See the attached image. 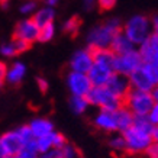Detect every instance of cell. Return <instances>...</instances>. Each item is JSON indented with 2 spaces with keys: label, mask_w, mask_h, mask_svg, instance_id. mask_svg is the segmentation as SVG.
<instances>
[{
  "label": "cell",
  "mask_w": 158,
  "mask_h": 158,
  "mask_svg": "<svg viewBox=\"0 0 158 158\" xmlns=\"http://www.w3.org/2000/svg\"><path fill=\"white\" fill-rule=\"evenodd\" d=\"M154 125L147 116H135L134 123L123 132L128 154H144L152 144Z\"/></svg>",
  "instance_id": "obj_1"
},
{
  "label": "cell",
  "mask_w": 158,
  "mask_h": 158,
  "mask_svg": "<svg viewBox=\"0 0 158 158\" xmlns=\"http://www.w3.org/2000/svg\"><path fill=\"white\" fill-rule=\"evenodd\" d=\"M122 20L119 18H110L103 23L97 25L89 31L86 36L87 47L91 49H106L110 48V44L116 34L122 32Z\"/></svg>",
  "instance_id": "obj_2"
},
{
  "label": "cell",
  "mask_w": 158,
  "mask_h": 158,
  "mask_svg": "<svg viewBox=\"0 0 158 158\" xmlns=\"http://www.w3.org/2000/svg\"><path fill=\"white\" fill-rule=\"evenodd\" d=\"M122 32L131 39L135 47H139L152 35L151 18L145 15H134L123 23Z\"/></svg>",
  "instance_id": "obj_3"
},
{
  "label": "cell",
  "mask_w": 158,
  "mask_h": 158,
  "mask_svg": "<svg viewBox=\"0 0 158 158\" xmlns=\"http://www.w3.org/2000/svg\"><path fill=\"white\" fill-rule=\"evenodd\" d=\"M131 89L141 91H152L158 86V68L149 62H144L129 76Z\"/></svg>",
  "instance_id": "obj_4"
},
{
  "label": "cell",
  "mask_w": 158,
  "mask_h": 158,
  "mask_svg": "<svg viewBox=\"0 0 158 158\" xmlns=\"http://www.w3.org/2000/svg\"><path fill=\"white\" fill-rule=\"evenodd\" d=\"M155 105L152 91H141L131 89V91L123 99V106L134 113V116H147Z\"/></svg>",
  "instance_id": "obj_5"
},
{
  "label": "cell",
  "mask_w": 158,
  "mask_h": 158,
  "mask_svg": "<svg viewBox=\"0 0 158 158\" xmlns=\"http://www.w3.org/2000/svg\"><path fill=\"white\" fill-rule=\"evenodd\" d=\"M87 100L90 106H94L100 110H118L123 106V99L113 94L107 87H93L87 94Z\"/></svg>",
  "instance_id": "obj_6"
},
{
  "label": "cell",
  "mask_w": 158,
  "mask_h": 158,
  "mask_svg": "<svg viewBox=\"0 0 158 158\" xmlns=\"http://www.w3.org/2000/svg\"><path fill=\"white\" fill-rule=\"evenodd\" d=\"M142 64H144V61H142V57H141L139 51L138 49H134V51H131L128 54H123V55H116L115 62H113V70L118 74L129 77Z\"/></svg>",
  "instance_id": "obj_7"
},
{
  "label": "cell",
  "mask_w": 158,
  "mask_h": 158,
  "mask_svg": "<svg viewBox=\"0 0 158 158\" xmlns=\"http://www.w3.org/2000/svg\"><path fill=\"white\" fill-rule=\"evenodd\" d=\"M65 80H67V87L70 93H71V96L86 97L93 89V84H91L89 76L83 74V73L70 71L65 77Z\"/></svg>",
  "instance_id": "obj_8"
},
{
  "label": "cell",
  "mask_w": 158,
  "mask_h": 158,
  "mask_svg": "<svg viewBox=\"0 0 158 158\" xmlns=\"http://www.w3.org/2000/svg\"><path fill=\"white\" fill-rule=\"evenodd\" d=\"M94 60H93V52L91 49L87 47L84 49H78L71 55L70 58V70L76 73H83L87 74L93 67Z\"/></svg>",
  "instance_id": "obj_9"
},
{
  "label": "cell",
  "mask_w": 158,
  "mask_h": 158,
  "mask_svg": "<svg viewBox=\"0 0 158 158\" xmlns=\"http://www.w3.org/2000/svg\"><path fill=\"white\" fill-rule=\"evenodd\" d=\"M93 125L99 131L106 132V134H116L119 132L118 129V120H116L115 110H100L97 112L93 118Z\"/></svg>",
  "instance_id": "obj_10"
},
{
  "label": "cell",
  "mask_w": 158,
  "mask_h": 158,
  "mask_svg": "<svg viewBox=\"0 0 158 158\" xmlns=\"http://www.w3.org/2000/svg\"><path fill=\"white\" fill-rule=\"evenodd\" d=\"M113 73H115L113 67H109V65H105L100 62H94L90 71L87 73V76L90 78L93 87H103L107 84L109 78L113 76Z\"/></svg>",
  "instance_id": "obj_11"
},
{
  "label": "cell",
  "mask_w": 158,
  "mask_h": 158,
  "mask_svg": "<svg viewBox=\"0 0 158 158\" xmlns=\"http://www.w3.org/2000/svg\"><path fill=\"white\" fill-rule=\"evenodd\" d=\"M13 36L25 39V41H28V42L34 44L35 41H38L39 28L34 23V20L31 19V18H29V19H23L16 23V26H15V29H13Z\"/></svg>",
  "instance_id": "obj_12"
},
{
  "label": "cell",
  "mask_w": 158,
  "mask_h": 158,
  "mask_svg": "<svg viewBox=\"0 0 158 158\" xmlns=\"http://www.w3.org/2000/svg\"><path fill=\"white\" fill-rule=\"evenodd\" d=\"M105 87H107L113 94H116L120 99H125L126 94L131 91V83H129V77L113 73V76L109 78V81Z\"/></svg>",
  "instance_id": "obj_13"
},
{
  "label": "cell",
  "mask_w": 158,
  "mask_h": 158,
  "mask_svg": "<svg viewBox=\"0 0 158 158\" xmlns=\"http://www.w3.org/2000/svg\"><path fill=\"white\" fill-rule=\"evenodd\" d=\"M138 51L142 57V61L149 62L158 68V38L151 35V38H148L144 44L139 45Z\"/></svg>",
  "instance_id": "obj_14"
},
{
  "label": "cell",
  "mask_w": 158,
  "mask_h": 158,
  "mask_svg": "<svg viewBox=\"0 0 158 158\" xmlns=\"http://www.w3.org/2000/svg\"><path fill=\"white\" fill-rule=\"evenodd\" d=\"M0 141H2V144L5 147L7 158L18 155L20 152V149L23 148V141L20 138V135L18 134V131H10V132L3 134L0 136Z\"/></svg>",
  "instance_id": "obj_15"
},
{
  "label": "cell",
  "mask_w": 158,
  "mask_h": 158,
  "mask_svg": "<svg viewBox=\"0 0 158 158\" xmlns=\"http://www.w3.org/2000/svg\"><path fill=\"white\" fill-rule=\"evenodd\" d=\"M110 49L116 55H123V54H128L136 48H135V45L131 42V39L123 32H119V34L115 35V38H113L112 44H110Z\"/></svg>",
  "instance_id": "obj_16"
},
{
  "label": "cell",
  "mask_w": 158,
  "mask_h": 158,
  "mask_svg": "<svg viewBox=\"0 0 158 158\" xmlns=\"http://www.w3.org/2000/svg\"><path fill=\"white\" fill-rule=\"evenodd\" d=\"M29 128H31L32 134H34V136L36 139L54 132V123L49 119H47V118H38V119H34L31 123H29Z\"/></svg>",
  "instance_id": "obj_17"
},
{
  "label": "cell",
  "mask_w": 158,
  "mask_h": 158,
  "mask_svg": "<svg viewBox=\"0 0 158 158\" xmlns=\"http://www.w3.org/2000/svg\"><path fill=\"white\" fill-rule=\"evenodd\" d=\"M25 74H26V65L23 62H15L12 64V67L7 70V77L6 81L9 83L10 86H19L22 80H23Z\"/></svg>",
  "instance_id": "obj_18"
},
{
  "label": "cell",
  "mask_w": 158,
  "mask_h": 158,
  "mask_svg": "<svg viewBox=\"0 0 158 158\" xmlns=\"http://www.w3.org/2000/svg\"><path fill=\"white\" fill-rule=\"evenodd\" d=\"M116 115V120H118V129H119L120 134H123L125 131L131 128L132 123H134V113L131 112L126 106H122L118 110H115Z\"/></svg>",
  "instance_id": "obj_19"
},
{
  "label": "cell",
  "mask_w": 158,
  "mask_h": 158,
  "mask_svg": "<svg viewBox=\"0 0 158 158\" xmlns=\"http://www.w3.org/2000/svg\"><path fill=\"white\" fill-rule=\"evenodd\" d=\"M54 18H55V10H54L52 7H42V9H39L38 12H35L31 19L34 20V23L41 29V28H44V26H47V25L52 23Z\"/></svg>",
  "instance_id": "obj_20"
},
{
  "label": "cell",
  "mask_w": 158,
  "mask_h": 158,
  "mask_svg": "<svg viewBox=\"0 0 158 158\" xmlns=\"http://www.w3.org/2000/svg\"><path fill=\"white\" fill-rule=\"evenodd\" d=\"M91 52H93V60H94V62H100V64H105V65L113 67V62H115L116 54L113 52L110 48H106V49H91Z\"/></svg>",
  "instance_id": "obj_21"
},
{
  "label": "cell",
  "mask_w": 158,
  "mask_h": 158,
  "mask_svg": "<svg viewBox=\"0 0 158 158\" xmlns=\"http://www.w3.org/2000/svg\"><path fill=\"white\" fill-rule=\"evenodd\" d=\"M68 106H70V109H71L73 113H76V115H83V113H86L87 109L90 107V103L87 100V97L71 96L70 100H68Z\"/></svg>",
  "instance_id": "obj_22"
},
{
  "label": "cell",
  "mask_w": 158,
  "mask_h": 158,
  "mask_svg": "<svg viewBox=\"0 0 158 158\" xmlns=\"http://www.w3.org/2000/svg\"><path fill=\"white\" fill-rule=\"evenodd\" d=\"M80 26H81V19L78 16H73L68 20H65V23L62 25V32L67 35H71V36H76L80 31Z\"/></svg>",
  "instance_id": "obj_23"
},
{
  "label": "cell",
  "mask_w": 158,
  "mask_h": 158,
  "mask_svg": "<svg viewBox=\"0 0 158 158\" xmlns=\"http://www.w3.org/2000/svg\"><path fill=\"white\" fill-rule=\"evenodd\" d=\"M109 147L115 152H126V141L123 138V134L116 132L109 138Z\"/></svg>",
  "instance_id": "obj_24"
},
{
  "label": "cell",
  "mask_w": 158,
  "mask_h": 158,
  "mask_svg": "<svg viewBox=\"0 0 158 158\" xmlns=\"http://www.w3.org/2000/svg\"><path fill=\"white\" fill-rule=\"evenodd\" d=\"M54 34H55V26L54 23H49L47 26L39 29V36H38V42H49L51 39L54 38Z\"/></svg>",
  "instance_id": "obj_25"
},
{
  "label": "cell",
  "mask_w": 158,
  "mask_h": 158,
  "mask_svg": "<svg viewBox=\"0 0 158 158\" xmlns=\"http://www.w3.org/2000/svg\"><path fill=\"white\" fill-rule=\"evenodd\" d=\"M12 44H13V47H15V49H16L18 55L26 52V51H29V49L32 48V44L31 42L25 41V39L16 38V36H12Z\"/></svg>",
  "instance_id": "obj_26"
},
{
  "label": "cell",
  "mask_w": 158,
  "mask_h": 158,
  "mask_svg": "<svg viewBox=\"0 0 158 158\" xmlns=\"http://www.w3.org/2000/svg\"><path fill=\"white\" fill-rule=\"evenodd\" d=\"M61 152H62V157L64 158H81L80 151L71 144L64 145V147L61 148Z\"/></svg>",
  "instance_id": "obj_27"
},
{
  "label": "cell",
  "mask_w": 158,
  "mask_h": 158,
  "mask_svg": "<svg viewBox=\"0 0 158 158\" xmlns=\"http://www.w3.org/2000/svg\"><path fill=\"white\" fill-rule=\"evenodd\" d=\"M0 54L6 58H13V57L18 55V52H16V49H15L12 41H10V42H3L2 45H0Z\"/></svg>",
  "instance_id": "obj_28"
},
{
  "label": "cell",
  "mask_w": 158,
  "mask_h": 158,
  "mask_svg": "<svg viewBox=\"0 0 158 158\" xmlns=\"http://www.w3.org/2000/svg\"><path fill=\"white\" fill-rule=\"evenodd\" d=\"M36 2H34V0H28V2H25L23 5L19 7L20 10V13L22 15H31V13H34L35 10H36Z\"/></svg>",
  "instance_id": "obj_29"
},
{
  "label": "cell",
  "mask_w": 158,
  "mask_h": 158,
  "mask_svg": "<svg viewBox=\"0 0 158 158\" xmlns=\"http://www.w3.org/2000/svg\"><path fill=\"white\" fill-rule=\"evenodd\" d=\"M116 2L118 0H97V6L102 12H107V10H112L115 7Z\"/></svg>",
  "instance_id": "obj_30"
},
{
  "label": "cell",
  "mask_w": 158,
  "mask_h": 158,
  "mask_svg": "<svg viewBox=\"0 0 158 158\" xmlns=\"http://www.w3.org/2000/svg\"><path fill=\"white\" fill-rule=\"evenodd\" d=\"M147 118L149 119V122L154 125V126H157L158 125V103L155 102V105L152 106V109L149 110V113L147 115Z\"/></svg>",
  "instance_id": "obj_31"
},
{
  "label": "cell",
  "mask_w": 158,
  "mask_h": 158,
  "mask_svg": "<svg viewBox=\"0 0 158 158\" xmlns=\"http://www.w3.org/2000/svg\"><path fill=\"white\" fill-rule=\"evenodd\" d=\"M39 158H64L62 157V152L61 149H57V148H52L47 151V152H44L39 155Z\"/></svg>",
  "instance_id": "obj_32"
},
{
  "label": "cell",
  "mask_w": 158,
  "mask_h": 158,
  "mask_svg": "<svg viewBox=\"0 0 158 158\" xmlns=\"http://www.w3.org/2000/svg\"><path fill=\"white\" fill-rule=\"evenodd\" d=\"M147 157L148 158H158V142L154 141L152 144L149 145V148L147 149Z\"/></svg>",
  "instance_id": "obj_33"
},
{
  "label": "cell",
  "mask_w": 158,
  "mask_h": 158,
  "mask_svg": "<svg viewBox=\"0 0 158 158\" xmlns=\"http://www.w3.org/2000/svg\"><path fill=\"white\" fill-rule=\"evenodd\" d=\"M7 65L3 61H0V86H3V83L6 81V77H7Z\"/></svg>",
  "instance_id": "obj_34"
},
{
  "label": "cell",
  "mask_w": 158,
  "mask_h": 158,
  "mask_svg": "<svg viewBox=\"0 0 158 158\" xmlns=\"http://www.w3.org/2000/svg\"><path fill=\"white\" fill-rule=\"evenodd\" d=\"M36 84H38L41 93H44V94H45V93L48 91V83H47V80H45V78L38 77V78H36Z\"/></svg>",
  "instance_id": "obj_35"
},
{
  "label": "cell",
  "mask_w": 158,
  "mask_h": 158,
  "mask_svg": "<svg viewBox=\"0 0 158 158\" xmlns=\"http://www.w3.org/2000/svg\"><path fill=\"white\" fill-rule=\"evenodd\" d=\"M151 28H152V36L158 38V13L151 18Z\"/></svg>",
  "instance_id": "obj_36"
},
{
  "label": "cell",
  "mask_w": 158,
  "mask_h": 158,
  "mask_svg": "<svg viewBox=\"0 0 158 158\" xmlns=\"http://www.w3.org/2000/svg\"><path fill=\"white\" fill-rule=\"evenodd\" d=\"M96 5H97V0H83V9L86 10V12L93 10Z\"/></svg>",
  "instance_id": "obj_37"
},
{
  "label": "cell",
  "mask_w": 158,
  "mask_h": 158,
  "mask_svg": "<svg viewBox=\"0 0 158 158\" xmlns=\"http://www.w3.org/2000/svg\"><path fill=\"white\" fill-rule=\"evenodd\" d=\"M44 2H45L47 7H52V9H54V6H57L60 0H44Z\"/></svg>",
  "instance_id": "obj_38"
},
{
  "label": "cell",
  "mask_w": 158,
  "mask_h": 158,
  "mask_svg": "<svg viewBox=\"0 0 158 158\" xmlns=\"http://www.w3.org/2000/svg\"><path fill=\"white\" fill-rule=\"evenodd\" d=\"M152 141L158 142V125L154 126V129H152Z\"/></svg>",
  "instance_id": "obj_39"
},
{
  "label": "cell",
  "mask_w": 158,
  "mask_h": 158,
  "mask_svg": "<svg viewBox=\"0 0 158 158\" xmlns=\"http://www.w3.org/2000/svg\"><path fill=\"white\" fill-rule=\"evenodd\" d=\"M0 158H7V154H6L5 147L2 144V141H0Z\"/></svg>",
  "instance_id": "obj_40"
},
{
  "label": "cell",
  "mask_w": 158,
  "mask_h": 158,
  "mask_svg": "<svg viewBox=\"0 0 158 158\" xmlns=\"http://www.w3.org/2000/svg\"><path fill=\"white\" fill-rule=\"evenodd\" d=\"M0 7L2 9H7L9 7V0H0Z\"/></svg>",
  "instance_id": "obj_41"
},
{
  "label": "cell",
  "mask_w": 158,
  "mask_h": 158,
  "mask_svg": "<svg viewBox=\"0 0 158 158\" xmlns=\"http://www.w3.org/2000/svg\"><path fill=\"white\" fill-rule=\"evenodd\" d=\"M152 96H154V99H155V102L158 103V86L152 90Z\"/></svg>",
  "instance_id": "obj_42"
},
{
  "label": "cell",
  "mask_w": 158,
  "mask_h": 158,
  "mask_svg": "<svg viewBox=\"0 0 158 158\" xmlns=\"http://www.w3.org/2000/svg\"><path fill=\"white\" fill-rule=\"evenodd\" d=\"M9 158H20L19 155H15V157H9Z\"/></svg>",
  "instance_id": "obj_43"
}]
</instances>
